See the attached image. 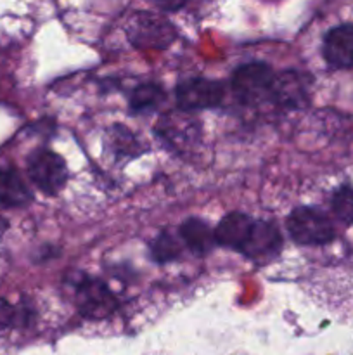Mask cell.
Instances as JSON below:
<instances>
[{
	"label": "cell",
	"instance_id": "2",
	"mask_svg": "<svg viewBox=\"0 0 353 355\" xmlns=\"http://www.w3.org/2000/svg\"><path fill=\"white\" fill-rule=\"evenodd\" d=\"M275 73L266 62H248L232 73L230 87L242 104H260L272 101Z\"/></svg>",
	"mask_w": 353,
	"mask_h": 355
},
{
	"label": "cell",
	"instance_id": "15",
	"mask_svg": "<svg viewBox=\"0 0 353 355\" xmlns=\"http://www.w3.org/2000/svg\"><path fill=\"white\" fill-rule=\"evenodd\" d=\"M151 255L156 262L168 263L182 255V239L180 236L165 231L151 243Z\"/></svg>",
	"mask_w": 353,
	"mask_h": 355
},
{
	"label": "cell",
	"instance_id": "3",
	"mask_svg": "<svg viewBox=\"0 0 353 355\" xmlns=\"http://www.w3.org/2000/svg\"><path fill=\"white\" fill-rule=\"evenodd\" d=\"M128 40L137 49L163 51L176 38V30L168 19L154 12H135L128 21Z\"/></svg>",
	"mask_w": 353,
	"mask_h": 355
},
{
	"label": "cell",
	"instance_id": "1",
	"mask_svg": "<svg viewBox=\"0 0 353 355\" xmlns=\"http://www.w3.org/2000/svg\"><path fill=\"white\" fill-rule=\"evenodd\" d=\"M289 238L301 246H322L336 238V229L325 214L311 207H298L287 215Z\"/></svg>",
	"mask_w": 353,
	"mask_h": 355
},
{
	"label": "cell",
	"instance_id": "14",
	"mask_svg": "<svg viewBox=\"0 0 353 355\" xmlns=\"http://www.w3.org/2000/svg\"><path fill=\"white\" fill-rule=\"evenodd\" d=\"M166 99V94L158 83H142L130 94V107L137 114H147L158 110Z\"/></svg>",
	"mask_w": 353,
	"mask_h": 355
},
{
	"label": "cell",
	"instance_id": "16",
	"mask_svg": "<svg viewBox=\"0 0 353 355\" xmlns=\"http://www.w3.org/2000/svg\"><path fill=\"white\" fill-rule=\"evenodd\" d=\"M109 139H111V148L116 153L118 156H127V158H134L141 153V144H138L137 137L132 134L130 130H127L121 125H114L109 130Z\"/></svg>",
	"mask_w": 353,
	"mask_h": 355
},
{
	"label": "cell",
	"instance_id": "6",
	"mask_svg": "<svg viewBox=\"0 0 353 355\" xmlns=\"http://www.w3.org/2000/svg\"><path fill=\"white\" fill-rule=\"evenodd\" d=\"M225 87L217 80L190 78L175 87V99L180 111H201L217 107L224 101Z\"/></svg>",
	"mask_w": 353,
	"mask_h": 355
},
{
	"label": "cell",
	"instance_id": "12",
	"mask_svg": "<svg viewBox=\"0 0 353 355\" xmlns=\"http://www.w3.org/2000/svg\"><path fill=\"white\" fill-rule=\"evenodd\" d=\"M33 200L26 182L14 168H0V207H26Z\"/></svg>",
	"mask_w": 353,
	"mask_h": 355
},
{
	"label": "cell",
	"instance_id": "18",
	"mask_svg": "<svg viewBox=\"0 0 353 355\" xmlns=\"http://www.w3.org/2000/svg\"><path fill=\"white\" fill-rule=\"evenodd\" d=\"M332 211L339 220L345 224H353V189L352 187H339L332 194Z\"/></svg>",
	"mask_w": 353,
	"mask_h": 355
},
{
	"label": "cell",
	"instance_id": "9",
	"mask_svg": "<svg viewBox=\"0 0 353 355\" xmlns=\"http://www.w3.org/2000/svg\"><path fill=\"white\" fill-rule=\"evenodd\" d=\"M325 62L332 68H353V24H339L325 33L322 44Z\"/></svg>",
	"mask_w": 353,
	"mask_h": 355
},
{
	"label": "cell",
	"instance_id": "10",
	"mask_svg": "<svg viewBox=\"0 0 353 355\" xmlns=\"http://www.w3.org/2000/svg\"><path fill=\"white\" fill-rule=\"evenodd\" d=\"M253 218L249 215L241 214V211H232L227 214L218 225L215 227V238L217 243L221 246H227V248L237 250L242 246V243L248 238L249 231L253 227Z\"/></svg>",
	"mask_w": 353,
	"mask_h": 355
},
{
	"label": "cell",
	"instance_id": "17",
	"mask_svg": "<svg viewBox=\"0 0 353 355\" xmlns=\"http://www.w3.org/2000/svg\"><path fill=\"white\" fill-rule=\"evenodd\" d=\"M31 318L33 314L26 307H17V305H10L0 300V329L23 328V326L30 324Z\"/></svg>",
	"mask_w": 353,
	"mask_h": 355
},
{
	"label": "cell",
	"instance_id": "11",
	"mask_svg": "<svg viewBox=\"0 0 353 355\" xmlns=\"http://www.w3.org/2000/svg\"><path fill=\"white\" fill-rule=\"evenodd\" d=\"M179 236L183 245L196 255H208L218 245L215 238V229L199 218H187L179 229Z\"/></svg>",
	"mask_w": 353,
	"mask_h": 355
},
{
	"label": "cell",
	"instance_id": "8",
	"mask_svg": "<svg viewBox=\"0 0 353 355\" xmlns=\"http://www.w3.org/2000/svg\"><path fill=\"white\" fill-rule=\"evenodd\" d=\"M310 76L300 71H284L275 75L272 101L286 110H301L310 99Z\"/></svg>",
	"mask_w": 353,
	"mask_h": 355
},
{
	"label": "cell",
	"instance_id": "5",
	"mask_svg": "<svg viewBox=\"0 0 353 355\" xmlns=\"http://www.w3.org/2000/svg\"><path fill=\"white\" fill-rule=\"evenodd\" d=\"M28 177L48 196H55L68 182V166L64 159L51 149H37L28 158Z\"/></svg>",
	"mask_w": 353,
	"mask_h": 355
},
{
	"label": "cell",
	"instance_id": "7",
	"mask_svg": "<svg viewBox=\"0 0 353 355\" xmlns=\"http://www.w3.org/2000/svg\"><path fill=\"white\" fill-rule=\"evenodd\" d=\"M282 248V234L273 222L255 220L248 238L239 248V253L255 262H266L279 255Z\"/></svg>",
	"mask_w": 353,
	"mask_h": 355
},
{
	"label": "cell",
	"instance_id": "19",
	"mask_svg": "<svg viewBox=\"0 0 353 355\" xmlns=\"http://www.w3.org/2000/svg\"><path fill=\"white\" fill-rule=\"evenodd\" d=\"M152 2L163 10H179L180 7L185 6L189 0H152Z\"/></svg>",
	"mask_w": 353,
	"mask_h": 355
},
{
	"label": "cell",
	"instance_id": "4",
	"mask_svg": "<svg viewBox=\"0 0 353 355\" xmlns=\"http://www.w3.org/2000/svg\"><path fill=\"white\" fill-rule=\"evenodd\" d=\"M75 302L80 315L90 321H102L111 318L120 307L118 298L104 281L87 276H83L76 284Z\"/></svg>",
	"mask_w": 353,
	"mask_h": 355
},
{
	"label": "cell",
	"instance_id": "13",
	"mask_svg": "<svg viewBox=\"0 0 353 355\" xmlns=\"http://www.w3.org/2000/svg\"><path fill=\"white\" fill-rule=\"evenodd\" d=\"M192 121L194 120H187V118H182L180 114L175 113L166 114L156 127V132L166 144L173 146V148H180L183 144H189L190 139H192Z\"/></svg>",
	"mask_w": 353,
	"mask_h": 355
}]
</instances>
